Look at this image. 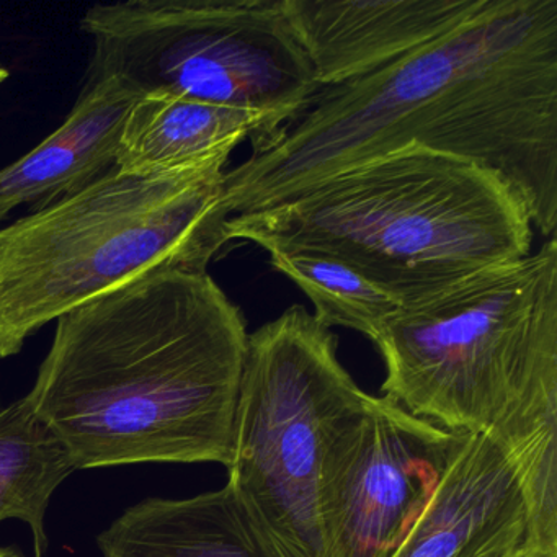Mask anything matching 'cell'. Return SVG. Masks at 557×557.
<instances>
[{"mask_svg": "<svg viewBox=\"0 0 557 557\" xmlns=\"http://www.w3.org/2000/svg\"><path fill=\"white\" fill-rule=\"evenodd\" d=\"M406 146L497 172L543 236L557 227V0H487L438 40L315 94L262 154L226 172L220 213L269 210Z\"/></svg>", "mask_w": 557, "mask_h": 557, "instance_id": "cell-1", "label": "cell"}, {"mask_svg": "<svg viewBox=\"0 0 557 557\" xmlns=\"http://www.w3.org/2000/svg\"><path fill=\"white\" fill-rule=\"evenodd\" d=\"M469 435L367 394L325 462V557L393 556Z\"/></svg>", "mask_w": 557, "mask_h": 557, "instance_id": "cell-8", "label": "cell"}, {"mask_svg": "<svg viewBox=\"0 0 557 557\" xmlns=\"http://www.w3.org/2000/svg\"><path fill=\"white\" fill-rule=\"evenodd\" d=\"M487 0H283L319 89L354 83L438 40Z\"/></svg>", "mask_w": 557, "mask_h": 557, "instance_id": "cell-9", "label": "cell"}, {"mask_svg": "<svg viewBox=\"0 0 557 557\" xmlns=\"http://www.w3.org/2000/svg\"><path fill=\"white\" fill-rule=\"evenodd\" d=\"M76 469L70 448L27 396L0 409V521H25L34 533L38 557L48 546V504Z\"/></svg>", "mask_w": 557, "mask_h": 557, "instance_id": "cell-14", "label": "cell"}, {"mask_svg": "<svg viewBox=\"0 0 557 557\" xmlns=\"http://www.w3.org/2000/svg\"><path fill=\"white\" fill-rule=\"evenodd\" d=\"M138 97L112 79L84 83L64 122L0 169V223L17 208L53 205L115 168L120 128Z\"/></svg>", "mask_w": 557, "mask_h": 557, "instance_id": "cell-12", "label": "cell"}, {"mask_svg": "<svg viewBox=\"0 0 557 557\" xmlns=\"http://www.w3.org/2000/svg\"><path fill=\"white\" fill-rule=\"evenodd\" d=\"M337 347V335L301 305L247 342L226 485L278 557H325V462L368 394Z\"/></svg>", "mask_w": 557, "mask_h": 557, "instance_id": "cell-6", "label": "cell"}, {"mask_svg": "<svg viewBox=\"0 0 557 557\" xmlns=\"http://www.w3.org/2000/svg\"><path fill=\"white\" fill-rule=\"evenodd\" d=\"M282 136L265 113L168 92L145 94L123 119L115 169L135 177L181 174L230 161L244 139L252 143V156L262 154Z\"/></svg>", "mask_w": 557, "mask_h": 557, "instance_id": "cell-10", "label": "cell"}, {"mask_svg": "<svg viewBox=\"0 0 557 557\" xmlns=\"http://www.w3.org/2000/svg\"><path fill=\"white\" fill-rule=\"evenodd\" d=\"M227 162L161 177L115 168L0 227V358L67 312L165 270L208 272L230 244Z\"/></svg>", "mask_w": 557, "mask_h": 557, "instance_id": "cell-4", "label": "cell"}, {"mask_svg": "<svg viewBox=\"0 0 557 557\" xmlns=\"http://www.w3.org/2000/svg\"><path fill=\"white\" fill-rule=\"evenodd\" d=\"M9 79V71L4 66H0V84H4Z\"/></svg>", "mask_w": 557, "mask_h": 557, "instance_id": "cell-19", "label": "cell"}, {"mask_svg": "<svg viewBox=\"0 0 557 557\" xmlns=\"http://www.w3.org/2000/svg\"><path fill=\"white\" fill-rule=\"evenodd\" d=\"M87 83L265 113L282 129L319 92L283 0H126L87 9Z\"/></svg>", "mask_w": 557, "mask_h": 557, "instance_id": "cell-7", "label": "cell"}, {"mask_svg": "<svg viewBox=\"0 0 557 557\" xmlns=\"http://www.w3.org/2000/svg\"><path fill=\"white\" fill-rule=\"evenodd\" d=\"M520 557H557V554H530L523 553Z\"/></svg>", "mask_w": 557, "mask_h": 557, "instance_id": "cell-18", "label": "cell"}, {"mask_svg": "<svg viewBox=\"0 0 557 557\" xmlns=\"http://www.w3.org/2000/svg\"><path fill=\"white\" fill-rule=\"evenodd\" d=\"M520 520L517 466L491 435L471 433L391 557H459Z\"/></svg>", "mask_w": 557, "mask_h": 557, "instance_id": "cell-11", "label": "cell"}, {"mask_svg": "<svg viewBox=\"0 0 557 557\" xmlns=\"http://www.w3.org/2000/svg\"><path fill=\"white\" fill-rule=\"evenodd\" d=\"M524 540L527 521L520 520L469 547L459 557H520L524 553Z\"/></svg>", "mask_w": 557, "mask_h": 557, "instance_id": "cell-16", "label": "cell"}, {"mask_svg": "<svg viewBox=\"0 0 557 557\" xmlns=\"http://www.w3.org/2000/svg\"><path fill=\"white\" fill-rule=\"evenodd\" d=\"M269 253L270 265L311 299L312 315L324 327L354 329L374 341L403 306L337 257L312 250H270Z\"/></svg>", "mask_w": 557, "mask_h": 557, "instance_id": "cell-15", "label": "cell"}, {"mask_svg": "<svg viewBox=\"0 0 557 557\" xmlns=\"http://www.w3.org/2000/svg\"><path fill=\"white\" fill-rule=\"evenodd\" d=\"M0 557H27L24 556L21 549L17 547L9 546V547H0Z\"/></svg>", "mask_w": 557, "mask_h": 557, "instance_id": "cell-17", "label": "cell"}, {"mask_svg": "<svg viewBox=\"0 0 557 557\" xmlns=\"http://www.w3.org/2000/svg\"><path fill=\"white\" fill-rule=\"evenodd\" d=\"M103 557H278L230 485L190 498H146L97 537Z\"/></svg>", "mask_w": 557, "mask_h": 557, "instance_id": "cell-13", "label": "cell"}, {"mask_svg": "<svg viewBox=\"0 0 557 557\" xmlns=\"http://www.w3.org/2000/svg\"><path fill=\"white\" fill-rule=\"evenodd\" d=\"M247 342L210 273H152L58 319L27 399L77 469L227 468Z\"/></svg>", "mask_w": 557, "mask_h": 557, "instance_id": "cell-2", "label": "cell"}, {"mask_svg": "<svg viewBox=\"0 0 557 557\" xmlns=\"http://www.w3.org/2000/svg\"><path fill=\"white\" fill-rule=\"evenodd\" d=\"M230 243L312 250L348 263L400 305L531 252L527 205L497 172L406 146L257 213L230 218Z\"/></svg>", "mask_w": 557, "mask_h": 557, "instance_id": "cell-3", "label": "cell"}, {"mask_svg": "<svg viewBox=\"0 0 557 557\" xmlns=\"http://www.w3.org/2000/svg\"><path fill=\"white\" fill-rule=\"evenodd\" d=\"M373 344L381 396L451 432L492 433L557 397V239L400 306Z\"/></svg>", "mask_w": 557, "mask_h": 557, "instance_id": "cell-5", "label": "cell"}]
</instances>
